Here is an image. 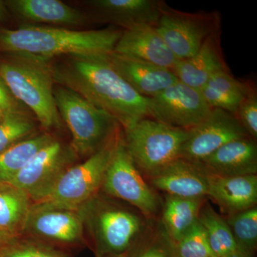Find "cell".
<instances>
[{"instance_id": "1", "label": "cell", "mask_w": 257, "mask_h": 257, "mask_svg": "<svg viewBox=\"0 0 257 257\" xmlns=\"http://www.w3.org/2000/svg\"><path fill=\"white\" fill-rule=\"evenodd\" d=\"M108 55L64 56L49 66L55 84L77 92L127 130L149 117V99L120 76Z\"/></svg>"}, {"instance_id": "2", "label": "cell", "mask_w": 257, "mask_h": 257, "mask_svg": "<svg viewBox=\"0 0 257 257\" xmlns=\"http://www.w3.org/2000/svg\"><path fill=\"white\" fill-rule=\"evenodd\" d=\"M122 31L116 28L72 30L25 25L0 30V49L18 57L45 61L70 55H107L114 52Z\"/></svg>"}, {"instance_id": "3", "label": "cell", "mask_w": 257, "mask_h": 257, "mask_svg": "<svg viewBox=\"0 0 257 257\" xmlns=\"http://www.w3.org/2000/svg\"><path fill=\"white\" fill-rule=\"evenodd\" d=\"M53 94L60 117L72 135L71 147L77 157L92 156L120 131L119 122L111 115L72 89L57 84Z\"/></svg>"}, {"instance_id": "4", "label": "cell", "mask_w": 257, "mask_h": 257, "mask_svg": "<svg viewBox=\"0 0 257 257\" xmlns=\"http://www.w3.org/2000/svg\"><path fill=\"white\" fill-rule=\"evenodd\" d=\"M0 78L16 99L28 106L47 130L60 128V115L54 98V81L45 61L18 57L0 64Z\"/></svg>"}, {"instance_id": "5", "label": "cell", "mask_w": 257, "mask_h": 257, "mask_svg": "<svg viewBox=\"0 0 257 257\" xmlns=\"http://www.w3.org/2000/svg\"><path fill=\"white\" fill-rule=\"evenodd\" d=\"M189 130L145 118L124 130V140L138 170L149 178L180 157Z\"/></svg>"}, {"instance_id": "6", "label": "cell", "mask_w": 257, "mask_h": 257, "mask_svg": "<svg viewBox=\"0 0 257 257\" xmlns=\"http://www.w3.org/2000/svg\"><path fill=\"white\" fill-rule=\"evenodd\" d=\"M121 132L82 163L66 171L46 199L45 207L79 211L95 197L117 146Z\"/></svg>"}, {"instance_id": "7", "label": "cell", "mask_w": 257, "mask_h": 257, "mask_svg": "<svg viewBox=\"0 0 257 257\" xmlns=\"http://www.w3.org/2000/svg\"><path fill=\"white\" fill-rule=\"evenodd\" d=\"M94 198L81 210L84 226L90 230L96 257L128 253L143 231L141 218L122 208L99 205Z\"/></svg>"}, {"instance_id": "8", "label": "cell", "mask_w": 257, "mask_h": 257, "mask_svg": "<svg viewBox=\"0 0 257 257\" xmlns=\"http://www.w3.org/2000/svg\"><path fill=\"white\" fill-rule=\"evenodd\" d=\"M155 27L181 60L195 55L211 35L220 30V19L214 13H184L165 5Z\"/></svg>"}, {"instance_id": "9", "label": "cell", "mask_w": 257, "mask_h": 257, "mask_svg": "<svg viewBox=\"0 0 257 257\" xmlns=\"http://www.w3.org/2000/svg\"><path fill=\"white\" fill-rule=\"evenodd\" d=\"M101 188L108 195L136 207L144 215L155 216L160 210V199L142 177L128 153L122 135L106 171Z\"/></svg>"}, {"instance_id": "10", "label": "cell", "mask_w": 257, "mask_h": 257, "mask_svg": "<svg viewBox=\"0 0 257 257\" xmlns=\"http://www.w3.org/2000/svg\"><path fill=\"white\" fill-rule=\"evenodd\" d=\"M77 157L71 146L55 140L42 149L8 183L27 193L33 204L42 202L66 171L74 165Z\"/></svg>"}, {"instance_id": "11", "label": "cell", "mask_w": 257, "mask_h": 257, "mask_svg": "<svg viewBox=\"0 0 257 257\" xmlns=\"http://www.w3.org/2000/svg\"><path fill=\"white\" fill-rule=\"evenodd\" d=\"M211 109L200 90L179 81L149 99V117L184 130L200 124Z\"/></svg>"}, {"instance_id": "12", "label": "cell", "mask_w": 257, "mask_h": 257, "mask_svg": "<svg viewBox=\"0 0 257 257\" xmlns=\"http://www.w3.org/2000/svg\"><path fill=\"white\" fill-rule=\"evenodd\" d=\"M247 137L248 133L234 114L212 109L204 121L189 130L179 158L200 163L226 144Z\"/></svg>"}, {"instance_id": "13", "label": "cell", "mask_w": 257, "mask_h": 257, "mask_svg": "<svg viewBox=\"0 0 257 257\" xmlns=\"http://www.w3.org/2000/svg\"><path fill=\"white\" fill-rule=\"evenodd\" d=\"M84 227L81 209L69 210L32 204L23 234L47 244L72 246L82 243Z\"/></svg>"}, {"instance_id": "14", "label": "cell", "mask_w": 257, "mask_h": 257, "mask_svg": "<svg viewBox=\"0 0 257 257\" xmlns=\"http://www.w3.org/2000/svg\"><path fill=\"white\" fill-rule=\"evenodd\" d=\"M209 173L199 164L178 158L150 177L152 187L167 195L204 198L209 190Z\"/></svg>"}, {"instance_id": "15", "label": "cell", "mask_w": 257, "mask_h": 257, "mask_svg": "<svg viewBox=\"0 0 257 257\" xmlns=\"http://www.w3.org/2000/svg\"><path fill=\"white\" fill-rule=\"evenodd\" d=\"M113 52L171 70L178 61L152 25L123 30Z\"/></svg>"}, {"instance_id": "16", "label": "cell", "mask_w": 257, "mask_h": 257, "mask_svg": "<svg viewBox=\"0 0 257 257\" xmlns=\"http://www.w3.org/2000/svg\"><path fill=\"white\" fill-rule=\"evenodd\" d=\"M108 60L115 70L140 95L150 99L178 82L173 71L112 53Z\"/></svg>"}, {"instance_id": "17", "label": "cell", "mask_w": 257, "mask_h": 257, "mask_svg": "<svg viewBox=\"0 0 257 257\" xmlns=\"http://www.w3.org/2000/svg\"><path fill=\"white\" fill-rule=\"evenodd\" d=\"M256 140L247 137L226 144L199 164L217 177L256 175Z\"/></svg>"}, {"instance_id": "18", "label": "cell", "mask_w": 257, "mask_h": 257, "mask_svg": "<svg viewBox=\"0 0 257 257\" xmlns=\"http://www.w3.org/2000/svg\"><path fill=\"white\" fill-rule=\"evenodd\" d=\"M172 71L179 82L199 90L216 74L229 71L221 52L220 30L211 35L195 55L177 61Z\"/></svg>"}, {"instance_id": "19", "label": "cell", "mask_w": 257, "mask_h": 257, "mask_svg": "<svg viewBox=\"0 0 257 257\" xmlns=\"http://www.w3.org/2000/svg\"><path fill=\"white\" fill-rule=\"evenodd\" d=\"M89 3L101 20L124 30L155 26L166 5L159 0H94Z\"/></svg>"}, {"instance_id": "20", "label": "cell", "mask_w": 257, "mask_h": 257, "mask_svg": "<svg viewBox=\"0 0 257 257\" xmlns=\"http://www.w3.org/2000/svg\"><path fill=\"white\" fill-rule=\"evenodd\" d=\"M207 197L229 215L254 207L257 175L224 177L210 175Z\"/></svg>"}, {"instance_id": "21", "label": "cell", "mask_w": 257, "mask_h": 257, "mask_svg": "<svg viewBox=\"0 0 257 257\" xmlns=\"http://www.w3.org/2000/svg\"><path fill=\"white\" fill-rule=\"evenodd\" d=\"M7 5L20 18L35 23L76 26L88 21L80 11L58 0H13Z\"/></svg>"}, {"instance_id": "22", "label": "cell", "mask_w": 257, "mask_h": 257, "mask_svg": "<svg viewBox=\"0 0 257 257\" xmlns=\"http://www.w3.org/2000/svg\"><path fill=\"white\" fill-rule=\"evenodd\" d=\"M251 89L247 83L240 82L229 71H224L211 77L200 92L211 109L235 114Z\"/></svg>"}, {"instance_id": "23", "label": "cell", "mask_w": 257, "mask_h": 257, "mask_svg": "<svg viewBox=\"0 0 257 257\" xmlns=\"http://www.w3.org/2000/svg\"><path fill=\"white\" fill-rule=\"evenodd\" d=\"M204 198L166 196L162 222L171 242L178 241L198 221Z\"/></svg>"}, {"instance_id": "24", "label": "cell", "mask_w": 257, "mask_h": 257, "mask_svg": "<svg viewBox=\"0 0 257 257\" xmlns=\"http://www.w3.org/2000/svg\"><path fill=\"white\" fill-rule=\"evenodd\" d=\"M32 204L28 194L21 189L0 182V230L18 238L23 233Z\"/></svg>"}, {"instance_id": "25", "label": "cell", "mask_w": 257, "mask_h": 257, "mask_svg": "<svg viewBox=\"0 0 257 257\" xmlns=\"http://www.w3.org/2000/svg\"><path fill=\"white\" fill-rule=\"evenodd\" d=\"M55 140L48 134L25 139L0 154V182H9L42 149Z\"/></svg>"}, {"instance_id": "26", "label": "cell", "mask_w": 257, "mask_h": 257, "mask_svg": "<svg viewBox=\"0 0 257 257\" xmlns=\"http://www.w3.org/2000/svg\"><path fill=\"white\" fill-rule=\"evenodd\" d=\"M198 221L207 234L211 251L215 257L228 256L237 248L227 222L211 206L207 204L202 208Z\"/></svg>"}, {"instance_id": "27", "label": "cell", "mask_w": 257, "mask_h": 257, "mask_svg": "<svg viewBox=\"0 0 257 257\" xmlns=\"http://www.w3.org/2000/svg\"><path fill=\"white\" fill-rule=\"evenodd\" d=\"M226 222L237 248L253 255L257 246L256 207L230 214Z\"/></svg>"}, {"instance_id": "28", "label": "cell", "mask_w": 257, "mask_h": 257, "mask_svg": "<svg viewBox=\"0 0 257 257\" xmlns=\"http://www.w3.org/2000/svg\"><path fill=\"white\" fill-rule=\"evenodd\" d=\"M34 128L32 120L19 109L5 112L0 121V154L25 140Z\"/></svg>"}, {"instance_id": "29", "label": "cell", "mask_w": 257, "mask_h": 257, "mask_svg": "<svg viewBox=\"0 0 257 257\" xmlns=\"http://www.w3.org/2000/svg\"><path fill=\"white\" fill-rule=\"evenodd\" d=\"M172 245L176 257H215L207 234L199 221Z\"/></svg>"}, {"instance_id": "30", "label": "cell", "mask_w": 257, "mask_h": 257, "mask_svg": "<svg viewBox=\"0 0 257 257\" xmlns=\"http://www.w3.org/2000/svg\"><path fill=\"white\" fill-rule=\"evenodd\" d=\"M0 257H69L63 251L40 241H10L0 250Z\"/></svg>"}, {"instance_id": "31", "label": "cell", "mask_w": 257, "mask_h": 257, "mask_svg": "<svg viewBox=\"0 0 257 257\" xmlns=\"http://www.w3.org/2000/svg\"><path fill=\"white\" fill-rule=\"evenodd\" d=\"M130 257H176L173 245L165 236L138 242L128 252Z\"/></svg>"}, {"instance_id": "32", "label": "cell", "mask_w": 257, "mask_h": 257, "mask_svg": "<svg viewBox=\"0 0 257 257\" xmlns=\"http://www.w3.org/2000/svg\"><path fill=\"white\" fill-rule=\"evenodd\" d=\"M250 138H257V96L253 87L241 101L234 114Z\"/></svg>"}, {"instance_id": "33", "label": "cell", "mask_w": 257, "mask_h": 257, "mask_svg": "<svg viewBox=\"0 0 257 257\" xmlns=\"http://www.w3.org/2000/svg\"><path fill=\"white\" fill-rule=\"evenodd\" d=\"M15 100L16 99L10 92L3 79L0 78V111L5 113L18 109Z\"/></svg>"}, {"instance_id": "34", "label": "cell", "mask_w": 257, "mask_h": 257, "mask_svg": "<svg viewBox=\"0 0 257 257\" xmlns=\"http://www.w3.org/2000/svg\"><path fill=\"white\" fill-rule=\"evenodd\" d=\"M224 257H253V255L245 252V251H243L242 250L239 249V248H237L235 250L234 252H232L231 254Z\"/></svg>"}, {"instance_id": "35", "label": "cell", "mask_w": 257, "mask_h": 257, "mask_svg": "<svg viewBox=\"0 0 257 257\" xmlns=\"http://www.w3.org/2000/svg\"><path fill=\"white\" fill-rule=\"evenodd\" d=\"M15 239L16 238L12 237L0 230V243H10Z\"/></svg>"}, {"instance_id": "36", "label": "cell", "mask_w": 257, "mask_h": 257, "mask_svg": "<svg viewBox=\"0 0 257 257\" xmlns=\"http://www.w3.org/2000/svg\"><path fill=\"white\" fill-rule=\"evenodd\" d=\"M5 17V7L4 3L0 1V21L3 20Z\"/></svg>"}, {"instance_id": "37", "label": "cell", "mask_w": 257, "mask_h": 257, "mask_svg": "<svg viewBox=\"0 0 257 257\" xmlns=\"http://www.w3.org/2000/svg\"><path fill=\"white\" fill-rule=\"evenodd\" d=\"M105 257H130L128 256V253H123V254H119V255H114V256H105Z\"/></svg>"}, {"instance_id": "38", "label": "cell", "mask_w": 257, "mask_h": 257, "mask_svg": "<svg viewBox=\"0 0 257 257\" xmlns=\"http://www.w3.org/2000/svg\"><path fill=\"white\" fill-rule=\"evenodd\" d=\"M8 243H0V250H1L2 248L4 247L5 245L8 244Z\"/></svg>"}]
</instances>
